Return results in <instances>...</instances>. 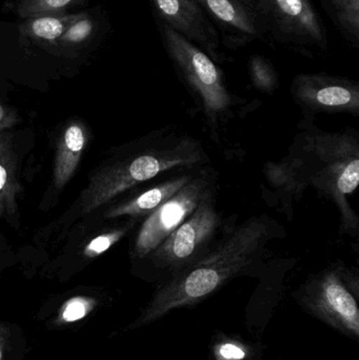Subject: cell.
Here are the masks:
<instances>
[{
  "instance_id": "obj_7",
  "label": "cell",
  "mask_w": 359,
  "mask_h": 360,
  "mask_svg": "<svg viewBox=\"0 0 359 360\" xmlns=\"http://www.w3.org/2000/svg\"><path fill=\"white\" fill-rule=\"evenodd\" d=\"M215 184L216 173L212 169H197L178 192L145 218L135 237L133 255L141 259L147 258L193 214L204 195L216 188Z\"/></svg>"
},
{
  "instance_id": "obj_3",
  "label": "cell",
  "mask_w": 359,
  "mask_h": 360,
  "mask_svg": "<svg viewBox=\"0 0 359 360\" xmlns=\"http://www.w3.org/2000/svg\"><path fill=\"white\" fill-rule=\"evenodd\" d=\"M208 160L197 139L176 131L162 130L149 145L107 165L92 175L80 196L81 214H90L122 193L172 170H194Z\"/></svg>"
},
{
  "instance_id": "obj_14",
  "label": "cell",
  "mask_w": 359,
  "mask_h": 360,
  "mask_svg": "<svg viewBox=\"0 0 359 360\" xmlns=\"http://www.w3.org/2000/svg\"><path fill=\"white\" fill-rule=\"evenodd\" d=\"M20 191L14 150L10 139L0 132V216H11L16 212Z\"/></svg>"
},
{
  "instance_id": "obj_4",
  "label": "cell",
  "mask_w": 359,
  "mask_h": 360,
  "mask_svg": "<svg viewBox=\"0 0 359 360\" xmlns=\"http://www.w3.org/2000/svg\"><path fill=\"white\" fill-rule=\"evenodd\" d=\"M162 37L175 69L197 99L213 137H216L219 127L232 117V107L235 103L226 86L223 72L202 49L164 23Z\"/></svg>"
},
{
  "instance_id": "obj_2",
  "label": "cell",
  "mask_w": 359,
  "mask_h": 360,
  "mask_svg": "<svg viewBox=\"0 0 359 360\" xmlns=\"http://www.w3.org/2000/svg\"><path fill=\"white\" fill-rule=\"evenodd\" d=\"M280 226L266 215L254 216L221 229L210 251L195 264L171 277L157 292L143 323H149L185 304H194L218 289L232 277L261 264Z\"/></svg>"
},
{
  "instance_id": "obj_6",
  "label": "cell",
  "mask_w": 359,
  "mask_h": 360,
  "mask_svg": "<svg viewBox=\"0 0 359 360\" xmlns=\"http://www.w3.org/2000/svg\"><path fill=\"white\" fill-rule=\"evenodd\" d=\"M215 193L216 188L209 191L193 214L148 256L156 268L173 277L210 251L223 229Z\"/></svg>"
},
{
  "instance_id": "obj_5",
  "label": "cell",
  "mask_w": 359,
  "mask_h": 360,
  "mask_svg": "<svg viewBox=\"0 0 359 360\" xmlns=\"http://www.w3.org/2000/svg\"><path fill=\"white\" fill-rule=\"evenodd\" d=\"M261 39L294 50H326L327 30L310 0H242Z\"/></svg>"
},
{
  "instance_id": "obj_20",
  "label": "cell",
  "mask_w": 359,
  "mask_h": 360,
  "mask_svg": "<svg viewBox=\"0 0 359 360\" xmlns=\"http://www.w3.org/2000/svg\"><path fill=\"white\" fill-rule=\"evenodd\" d=\"M93 30V25L88 19L78 21L75 25L70 27L69 31L65 34V39L72 42H79L86 39Z\"/></svg>"
},
{
  "instance_id": "obj_11",
  "label": "cell",
  "mask_w": 359,
  "mask_h": 360,
  "mask_svg": "<svg viewBox=\"0 0 359 360\" xmlns=\"http://www.w3.org/2000/svg\"><path fill=\"white\" fill-rule=\"evenodd\" d=\"M206 13L226 46L232 50L259 39V32L242 0H195Z\"/></svg>"
},
{
  "instance_id": "obj_8",
  "label": "cell",
  "mask_w": 359,
  "mask_h": 360,
  "mask_svg": "<svg viewBox=\"0 0 359 360\" xmlns=\"http://www.w3.org/2000/svg\"><path fill=\"white\" fill-rule=\"evenodd\" d=\"M291 94L307 113H359V84L327 74H299Z\"/></svg>"
},
{
  "instance_id": "obj_15",
  "label": "cell",
  "mask_w": 359,
  "mask_h": 360,
  "mask_svg": "<svg viewBox=\"0 0 359 360\" xmlns=\"http://www.w3.org/2000/svg\"><path fill=\"white\" fill-rule=\"evenodd\" d=\"M344 35L358 46L359 41V0H322Z\"/></svg>"
},
{
  "instance_id": "obj_17",
  "label": "cell",
  "mask_w": 359,
  "mask_h": 360,
  "mask_svg": "<svg viewBox=\"0 0 359 360\" xmlns=\"http://www.w3.org/2000/svg\"><path fill=\"white\" fill-rule=\"evenodd\" d=\"M96 306V300L88 296H75L70 298L59 309L55 323L57 326H63L81 321L86 319Z\"/></svg>"
},
{
  "instance_id": "obj_23",
  "label": "cell",
  "mask_w": 359,
  "mask_h": 360,
  "mask_svg": "<svg viewBox=\"0 0 359 360\" xmlns=\"http://www.w3.org/2000/svg\"><path fill=\"white\" fill-rule=\"evenodd\" d=\"M73 0H37L38 10H58L71 4Z\"/></svg>"
},
{
  "instance_id": "obj_21",
  "label": "cell",
  "mask_w": 359,
  "mask_h": 360,
  "mask_svg": "<svg viewBox=\"0 0 359 360\" xmlns=\"http://www.w3.org/2000/svg\"><path fill=\"white\" fill-rule=\"evenodd\" d=\"M17 120H18L17 114L0 103V132L12 128L17 124Z\"/></svg>"
},
{
  "instance_id": "obj_22",
  "label": "cell",
  "mask_w": 359,
  "mask_h": 360,
  "mask_svg": "<svg viewBox=\"0 0 359 360\" xmlns=\"http://www.w3.org/2000/svg\"><path fill=\"white\" fill-rule=\"evenodd\" d=\"M219 353L223 359L228 360H240L244 357V351L232 344L223 345Z\"/></svg>"
},
{
  "instance_id": "obj_1",
  "label": "cell",
  "mask_w": 359,
  "mask_h": 360,
  "mask_svg": "<svg viewBox=\"0 0 359 360\" xmlns=\"http://www.w3.org/2000/svg\"><path fill=\"white\" fill-rule=\"evenodd\" d=\"M267 167L266 175L292 193L313 186L332 199L341 213V234L358 235L359 217L349 201L359 184L356 131L328 133L308 128L297 135L284 162Z\"/></svg>"
},
{
  "instance_id": "obj_24",
  "label": "cell",
  "mask_w": 359,
  "mask_h": 360,
  "mask_svg": "<svg viewBox=\"0 0 359 360\" xmlns=\"http://www.w3.org/2000/svg\"><path fill=\"white\" fill-rule=\"evenodd\" d=\"M6 344V327L0 323V360H4V349Z\"/></svg>"
},
{
  "instance_id": "obj_19",
  "label": "cell",
  "mask_w": 359,
  "mask_h": 360,
  "mask_svg": "<svg viewBox=\"0 0 359 360\" xmlns=\"http://www.w3.org/2000/svg\"><path fill=\"white\" fill-rule=\"evenodd\" d=\"M34 35L46 40H54L63 35V21L53 17H41L32 23Z\"/></svg>"
},
{
  "instance_id": "obj_12",
  "label": "cell",
  "mask_w": 359,
  "mask_h": 360,
  "mask_svg": "<svg viewBox=\"0 0 359 360\" xmlns=\"http://www.w3.org/2000/svg\"><path fill=\"white\" fill-rule=\"evenodd\" d=\"M194 173L195 172L193 170H190L183 174L175 175L143 191L132 198L126 199L113 207H110L105 211V217L118 218L128 216L145 219L175 193L178 192L193 177Z\"/></svg>"
},
{
  "instance_id": "obj_13",
  "label": "cell",
  "mask_w": 359,
  "mask_h": 360,
  "mask_svg": "<svg viewBox=\"0 0 359 360\" xmlns=\"http://www.w3.org/2000/svg\"><path fill=\"white\" fill-rule=\"evenodd\" d=\"M88 130L82 122L67 124L57 141L53 179L57 188H63L79 166L88 143Z\"/></svg>"
},
{
  "instance_id": "obj_10",
  "label": "cell",
  "mask_w": 359,
  "mask_h": 360,
  "mask_svg": "<svg viewBox=\"0 0 359 360\" xmlns=\"http://www.w3.org/2000/svg\"><path fill=\"white\" fill-rule=\"evenodd\" d=\"M343 266H330L308 283L307 293L314 304L327 315H331L350 331L358 335V304L343 279Z\"/></svg>"
},
{
  "instance_id": "obj_18",
  "label": "cell",
  "mask_w": 359,
  "mask_h": 360,
  "mask_svg": "<svg viewBox=\"0 0 359 360\" xmlns=\"http://www.w3.org/2000/svg\"><path fill=\"white\" fill-rule=\"evenodd\" d=\"M130 229L131 226H122L94 237L84 248V255L88 258H95L105 253L118 241L122 240Z\"/></svg>"
},
{
  "instance_id": "obj_16",
  "label": "cell",
  "mask_w": 359,
  "mask_h": 360,
  "mask_svg": "<svg viewBox=\"0 0 359 360\" xmlns=\"http://www.w3.org/2000/svg\"><path fill=\"white\" fill-rule=\"evenodd\" d=\"M249 73L253 86L263 93L273 94L280 86L278 72L271 61L261 55H253L249 60Z\"/></svg>"
},
{
  "instance_id": "obj_9",
  "label": "cell",
  "mask_w": 359,
  "mask_h": 360,
  "mask_svg": "<svg viewBox=\"0 0 359 360\" xmlns=\"http://www.w3.org/2000/svg\"><path fill=\"white\" fill-rule=\"evenodd\" d=\"M162 23L202 49L214 61L219 59V33L195 0H152Z\"/></svg>"
}]
</instances>
